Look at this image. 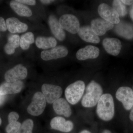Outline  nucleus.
Returning <instances> with one entry per match:
<instances>
[{"instance_id": "obj_1", "label": "nucleus", "mask_w": 133, "mask_h": 133, "mask_svg": "<svg viewBox=\"0 0 133 133\" xmlns=\"http://www.w3.org/2000/svg\"><path fill=\"white\" fill-rule=\"evenodd\" d=\"M96 112L102 120L109 121L114 115L115 107L113 98L109 94H102L97 105Z\"/></svg>"}, {"instance_id": "obj_2", "label": "nucleus", "mask_w": 133, "mask_h": 133, "mask_svg": "<svg viewBox=\"0 0 133 133\" xmlns=\"http://www.w3.org/2000/svg\"><path fill=\"white\" fill-rule=\"evenodd\" d=\"M103 90L101 86L95 81H92L86 88L85 94L83 96L81 104L84 107H93L98 104L102 95Z\"/></svg>"}, {"instance_id": "obj_3", "label": "nucleus", "mask_w": 133, "mask_h": 133, "mask_svg": "<svg viewBox=\"0 0 133 133\" xmlns=\"http://www.w3.org/2000/svg\"><path fill=\"white\" fill-rule=\"evenodd\" d=\"M85 90V84L81 80L77 81L68 86L65 91L67 101L72 105L77 103L81 99Z\"/></svg>"}, {"instance_id": "obj_4", "label": "nucleus", "mask_w": 133, "mask_h": 133, "mask_svg": "<svg viewBox=\"0 0 133 133\" xmlns=\"http://www.w3.org/2000/svg\"><path fill=\"white\" fill-rule=\"evenodd\" d=\"M46 101L42 93H35L32 98V101L27 108L29 114L33 116H38L43 113L45 109Z\"/></svg>"}, {"instance_id": "obj_5", "label": "nucleus", "mask_w": 133, "mask_h": 133, "mask_svg": "<svg viewBox=\"0 0 133 133\" xmlns=\"http://www.w3.org/2000/svg\"><path fill=\"white\" fill-rule=\"evenodd\" d=\"M59 24L62 29L72 34L78 33L80 29L78 19L74 15L65 14L60 17Z\"/></svg>"}, {"instance_id": "obj_6", "label": "nucleus", "mask_w": 133, "mask_h": 133, "mask_svg": "<svg viewBox=\"0 0 133 133\" xmlns=\"http://www.w3.org/2000/svg\"><path fill=\"white\" fill-rule=\"evenodd\" d=\"M43 94L46 102L49 104H53L62 96L63 90L59 86L44 84L42 87Z\"/></svg>"}, {"instance_id": "obj_7", "label": "nucleus", "mask_w": 133, "mask_h": 133, "mask_svg": "<svg viewBox=\"0 0 133 133\" xmlns=\"http://www.w3.org/2000/svg\"><path fill=\"white\" fill-rule=\"evenodd\" d=\"M98 13L102 19L112 24H118L120 22L119 15L113 8L105 3H102L99 6Z\"/></svg>"}, {"instance_id": "obj_8", "label": "nucleus", "mask_w": 133, "mask_h": 133, "mask_svg": "<svg viewBox=\"0 0 133 133\" xmlns=\"http://www.w3.org/2000/svg\"><path fill=\"white\" fill-rule=\"evenodd\" d=\"M28 73L26 67L21 64H17L5 73V79L8 83L21 81L26 78Z\"/></svg>"}, {"instance_id": "obj_9", "label": "nucleus", "mask_w": 133, "mask_h": 133, "mask_svg": "<svg viewBox=\"0 0 133 133\" xmlns=\"http://www.w3.org/2000/svg\"><path fill=\"white\" fill-rule=\"evenodd\" d=\"M117 99L123 104L125 109L130 110L133 105V91L130 87H122L116 91Z\"/></svg>"}, {"instance_id": "obj_10", "label": "nucleus", "mask_w": 133, "mask_h": 133, "mask_svg": "<svg viewBox=\"0 0 133 133\" xmlns=\"http://www.w3.org/2000/svg\"><path fill=\"white\" fill-rule=\"evenodd\" d=\"M69 53L66 47L63 45H58L50 49L44 50L41 53V57L44 61L59 59L65 57Z\"/></svg>"}, {"instance_id": "obj_11", "label": "nucleus", "mask_w": 133, "mask_h": 133, "mask_svg": "<svg viewBox=\"0 0 133 133\" xmlns=\"http://www.w3.org/2000/svg\"><path fill=\"white\" fill-rule=\"evenodd\" d=\"M50 125L52 129L64 133L71 132L74 128V125L71 121H66L60 116H56L52 119Z\"/></svg>"}, {"instance_id": "obj_12", "label": "nucleus", "mask_w": 133, "mask_h": 133, "mask_svg": "<svg viewBox=\"0 0 133 133\" xmlns=\"http://www.w3.org/2000/svg\"><path fill=\"white\" fill-rule=\"evenodd\" d=\"M91 27L96 35L101 36L105 35L108 30L113 28L114 25L104 19L97 18L92 21Z\"/></svg>"}, {"instance_id": "obj_13", "label": "nucleus", "mask_w": 133, "mask_h": 133, "mask_svg": "<svg viewBox=\"0 0 133 133\" xmlns=\"http://www.w3.org/2000/svg\"><path fill=\"white\" fill-rule=\"evenodd\" d=\"M100 50L97 47L88 45L79 50L76 54L77 59L80 61L88 59H95L99 56Z\"/></svg>"}, {"instance_id": "obj_14", "label": "nucleus", "mask_w": 133, "mask_h": 133, "mask_svg": "<svg viewBox=\"0 0 133 133\" xmlns=\"http://www.w3.org/2000/svg\"><path fill=\"white\" fill-rule=\"evenodd\" d=\"M102 44L107 52L112 56L118 55L121 50V42L116 38H105L103 41Z\"/></svg>"}, {"instance_id": "obj_15", "label": "nucleus", "mask_w": 133, "mask_h": 133, "mask_svg": "<svg viewBox=\"0 0 133 133\" xmlns=\"http://www.w3.org/2000/svg\"><path fill=\"white\" fill-rule=\"evenodd\" d=\"M48 22L53 35L58 41H63L66 37L65 33L59 24L56 17L54 15H50L49 17Z\"/></svg>"}, {"instance_id": "obj_16", "label": "nucleus", "mask_w": 133, "mask_h": 133, "mask_svg": "<svg viewBox=\"0 0 133 133\" xmlns=\"http://www.w3.org/2000/svg\"><path fill=\"white\" fill-rule=\"evenodd\" d=\"M24 87V84L21 81L3 83L0 86V94L3 95L16 94L20 92Z\"/></svg>"}, {"instance_id": "obj_17", "label": "nucleus", "mask_w": 133, "mask_h": 133, "mask_svg": "<svg viewBox=\"0 0 133 133\" xmlns=\"http://www.w3.org/2000/svg\"><path fill=\"white\" fill-rule=\"evenodd\" d=\"M6 23L8 30L12 33H23L28 29L27 24L20 21L16 17L8 18L6 20Z\"/></svg>"}, {"instance_id": "obj_18", "label": "nucleus", "mask_w": 133, "mask_h": 133, "mask_svg": "<svg viewBox=\"0 0 133 133\" xmlns=\"http://www.w3.org/2000/svg\"><path fill=\"white\" fill-rule=\"evenodd\" d=\"M78 33L79 37L87 42L97 44L100 41L98 36L94 32L91 26H86L81 27Z\"/></svg>"}, {"instance_id": "obj_19", "label": "nucleus", "mask_w": 133, "mask_h": 133, "mask_svg": "<svg viewBox=\"0 0 133 133\" xmlns=\"http://www.w3.org/2000/svg\"><path fill=\"white\" fill-rule=\"evenodd\" d=\"M53 109L55 112L59 115H63L66 117L71 115V108L69 103L63 98H59L53 103Z\"/></svg>"}, {"instance_id": "obj_20", "label": "nucleus", "mask_w": 133, "mask_h": 133, "mask_svg": "<svg viewBox=\"0 0 133 133\" xmlns=\"http://www.w3.org/2000/svg\"><path fill=\"white\" fill-rule=\"evenodd\" d=\"M116 33L119 35L126 38H133V26L128 23L124 21L120 22L115 27Z\"/></svg>"}, {"instance_id": "obj_21", "label": "nucleus", "mask_w": 133, "mask_h": 133, "mask_svg": "<svg viewBox=\"0 0 133 133\" xmlns=\"http://www.w3.org/2000/svg\"><path fill=\"white\" fill-rule=\"evenodd\" d=\"M36 45L40 49L46 50L56 47L57 44L56 40L52 37L39 36L36 39Z\"/></svg>"}, {"instance_id": "obj_22", "label": "nucleus", "mask_w": 133, "mask_h": 133, "mask_svg": "<svg viewBox=\"0 0 133 133\" xmlns=\"http://www.w3.org/2000/svg\"><path fill=\"white\" fill-rule=\"evenodd\" d=\"M10 5L12 9L20 16L29 17L32 15V11L28 7L18 2L16 0L11 1Z\"/></svg>"}, {"instance_id": "obj_23", "label": "nucleus", "mask_w": 133, "mask_h": 133, "mask_svg": "<svg viewBox=\"0 0 133 133\" xmlns=\"http://www.w3.org/2000/svg\"><path fill=\"white\" fill-rule=\"evenodd\" d=\"M20 37L18 35H12L8 37V43L5 45L4 50L8 55L15 53V50L20 46Z\"/></svg>"}, {"instance_id": "obj_24", "label": "nucleus", "mask_w": 133, "mask_h": 133, "mask_svg": "<svg viewBox=\"0 0 133 133\" xmlns=\"http://www.w3.org/2000/svg\"><path fill=\"white\" fill-rule=\"evenodd\" d=\"M35 41V36L33 33L28 32L22 35L20 40V46L22 49L27 50Z\"/></svg>"}, {"instance_id": "obj_25", "label": "nucleus", "mask_w": 133, "mask_h": 133, "mask_svg": "<svg viewBox=\"0 0 133 133\" xmlns=\"http://www.w3.org/2000/svg\"><path fill=\"white\" fill-rule=\"evenodd\" d=\"M112 7L118 13L119 16H125L127 14V10L126 6L121 2V1H113Z\"/></svg>"}, {"instance_id": "obj_26", "label": "nucleus", "mask_w": 133, "mask_h": 133, "mask_svg": "<svg viewBox=\"0 0 133 133\" xmlns=\"http://www.w3.org/2000/svg\"><path fill=\"white\" fill-rule=\"evenodd\" d=\"M33 121L31 119H27L23 122L17 133H33Z\"/></svg>"}, {"instance_id": "obj_27", "label": "nucleus", "mask_w": 133, "mask_h": 133, "mask_svg": "<svg viewBox=\"0 0 133 133\" xmlns=\"http://www.w3.org/2000/svg\"><path fill=\"white\" fill-rule=\"evenodd\" d=\"M21 124L19 122L9 123L7 126L6 131L7 133H17L19 131Z\"/></svg>"}, {"instance_id": "obj_28", "label": "nucleus", "mask_w": 133, "mask_h": 133, "mask_svg": "<svg viewBox=\"0 0 133 133\" xmlns=\"http://www.w3.org/2000/svg\"><path fill=\"white\" fill-rule=\"evenodd\" d=\"M19 115L15 112H12L9 114L8 121L9 123L16 122L19 118Z\"/></svg>"}, {"instance_id": "obj_29", "label": "nucleus", "mask_w": 133, "mask_h": 133, "mask_svg": "<svg viewBox=\"0 0 133 133\" xmlns=\"http://www.w3.org/2000/svg\"><path fill=\"white\" fill-rule=\"evenodd\" d=\"M6 24L4 19L1 17H0V31L5 32L7 30Z\"/></svg>"}, {"instance_id": "obj_30", "label": "nucleus", "mask_w": 133, "mask_h": 133, "mask_svg": "<svg viewBox=\"0 0 133 133\" xmlns=\"http://www.w3.org/2000/svg\"><path fill=\"white\" fill-rule=\"evenodd\" d=\"M17 1L24 5L34 6L36 4V1L35 0H16Z\"/></svg>"}, {"instance_id": "obj_31", "label": "nucleus", "mask_w": 133, "mask_h": 133, "mask_svg": "<svg viewBox=\"0 0 133 133\" xmlns=\"http://www.w3.org/2000/svg\"><path fill=\"white\" fill-rule=\"evenodd\" d=\"M121 1L125 5H131L133 4V1L132 0H122Z\"/></svg>"}, {"instance_id": "obj_32", "label": "nucleus", "mask_w": 133, "mask_h": 133, "mask_svg": "<svg viewBox=\"0 0 133 133\" xmlns=\"http://www.w3.org/2000/svg\"><path fill=\"white\" fill-rule=\"evenodd\" d=\"M40 1L43 4L48 5V4H50L51 3L54 2L55 1H52V0H41Z\"/></svg>"}, {"instance_id": "obj_33", "label": "nucleus", "mask_w": 133, "mask_h": 133, "mask_svg": "<svg viewBox=\"0 0 133 133\" xmlns=\"http://www.w3.org/2000/svg\"><path fill=\"white\" fill-rule=\"evenodd\" d=\"M5 95H3L0 94V106L2 105L5 101Z\"/></svg>"}, {"instance_id": "obj_34", "label": "nucleus", "mask_w": 133, "mask_h": 133, "mask_svg": "<svg viewBox=\"0 0 133 133\" xmlns=\"http://www.w3.org/2000/svg\"><path fill=\"white\" fill-rule=\"evenodd\" d=\"M131 112H130V115H129V118L131 120L133 121V105L131 108Z\"/></svg>"}, {"instance_id": "obj_35", "label": "nucleus", "mask_w": 133, "mask_h": 133, "mask_svg": "<svg viewBox=\"0 0 133 133\" xmlns=\"http://www.w3.org/2000/svg\"><path fill=\"white\" fill-rule=\"evenodd\" d=\"M129 15H130V17L131 19L133 21V4L131 7V9H130V12H129Z\"/></svg>"}, {"instance_id": "obj_36", "label": "nucleus", "mask_w": 133, "mask_h": 133, "mask_svg": "<svg viewBox=\"0 0 133 133\" xmlns=\"http://www.w3.org/2000/svg\"><path fill=\"white\" fill-rule=\"evenodd\" d=\"M101 133H112L111 131L108 129H105Z\"/></svg>"}, {"instance_id": "obj_37", "label": "nucleus", "mask_w": 133, "mask_h": 133, "mask_svg": "<svg viewBox=\"0 0 133 133\" xmlns=\"http://www.w3.org/2000/svg\"><path fill=\"white\" fill-rule=\"evenodd\" d=\"M79 133H91L90 131L87 130H84L81 131Z\"/></svg>"}, {"instance_id": "obj_38", "label": "nucleus", "mask_w": 133, "mask_h": 133, "mask_svg": "<svg viewBox=\"0 0 133 133\" xmlns=\"http://www.w3.org/2000/svg\"><path fill=\"white\" fill-rule=\"evenodd\" d=\"M2 123V120L1 119V118H0V125H1Z\"/></svg>"}]
</instances>
